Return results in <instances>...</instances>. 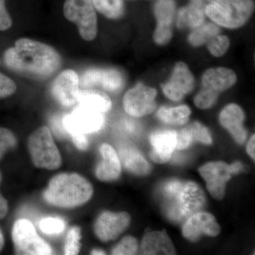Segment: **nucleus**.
<instances>
[{"instance_id": "nucleus-8", "label": "nucleus", "mask_w": 255, "mask_h": 255, "mask_svg": "<svg viewBox=\"0 0 255 255\" xmlns=\"http://www.w3.org/2000/svg\"><path fill=\"white\" fill-rule=\"evenodd\" d=\"M11 238L16 254L46 255L53 253L51 247L38 236L28 220L18 219L14 223Z\"/></svg>"}, {"instance_id": "nucleus-28", "label": "nucleus", "mask_w": 255, "mask_h": 255, "mask_svg": "<svg viewBox=\"0 0 255 255\" xmlns=\"http://www.w3.org/2000/svg\"><path fill=\"white\" fill-rule=\"evenodd\" d=\"M206 43L211 54L216 58H220L226 54L229 49L231 41L228 36L218 34L212 37Z\"/></svg>"}, {"instance_id": "nucleus-29", "label": "nucleus", "mask_w": 255, "mask_h": 255, "mask_svg": "<svg viewBox=\"0 0 255 255\" xmlns=\"http://www.w3.org/2000/svg\"><path fill=\"white\" fill-rule=\"evenodd\" d=\"M81 230L78 226L70 228L66 238L64 253L66 255H78L80 253Z\"/></svg>"}, {"instance_id": "nucleus-41", "label": "nucleus", "mask_w": 255, "mask_h": 255, "mask_svg": "<svg viewBox=\"0 0 255 255\" xmlns=\"http://www.w3.org/2000/svg\"><path fill=\"white\" fill-rule=\"evenodd\" d=\"M230 167H231V172H232L233 174L239 173L243 169V164L240 162H234V163L230 165Z\"/></svg>"}, {"instance_id": "nucleus-40", "label": "nucleus", "mask_w": 255, "mask_h": 255, "mask_svg": "<svg viewBox=\"0 0 255 255\" xmlns=\"http://www.w3.org/2000/svg\"><path fill=\"white\" fill-rule=\"evenodd\" d=\"M255 135H253L247 146V152L253 159H255Z\"/></svg>"}, {"instance_id": "nucleus-4", "label": "nucleus", "mask_w": 255, "mask_h": 255, "mask_svg": "<svg viewBox=\"0 0 255 255\" xmlns=\"http://www.w3.org/2000/svg\"><path fill=\"white\" fill-rule=\"evenodd\" d=\"M204 13L221 27L238 28L246 24L255 11L253 0H206Z\"/></svg>"}, {"instance_id": "nucleus-23", "label": "nucleus", "mask_w": 255, "mask_h": 255, "mask_svg": "<svg viewBox=\"0 0 255 255\" xmlns=\"http://www.w3.org/2000/svg\"><path fill=\"white\" fill-rule=\"evenodd\" d=\"M79 105L105 114L112 107L111 99L105 92L95 88L82 89L78 95Z\"/></svg>"}, {"instance_id": "nucleus-11", "label": "nucleus", "mask_w": 255, "mask_h": 255, "mask_svg": "<svg viewBox=\"0 0 255 255\" xmlns=\"http://www.w3.org/2000/svg\"><path fill=\"white\" fill-rule=\"evenodd\" d=\"M124 83L123 75L116 69H89L80 78L82 89L100 87L107 91L117 92L123 89Z\"/></svg>"}, {"instance_id": "nucleus-17", "label": "nucleus", "mask_w": 255, "mask_h": 255, "mask_svg": "<svg viewBox=\"0 0 255 255\" xmlns=\"http://www.w3.org/2000/svg\"><path fill=\"white\" fill-rule=\"evenodd\" d=\"M245 118L244 111L236 104L226 106L219 116L220 123L239 144L244 143L248 137V132L243 126Z\"/></svg>"}, {"instance_id": "nucleus-30", "label": "nucleus", "mask_w": 255, "mask_h": 255, "mask_svg": "<svg viewBox=\"0 0 255 255\" xmlns=\"http://www.w3.org/2000/svg\"><path fill=\"white\" fill-rule=\"evenodd\" d=\"M39 228L44 234L50 236L59 235L65 231L66 223L59 218H45L40 221Z\"/></svg>"}, {"instance_id": "nucleus-31", "label": "nucleus", "mask_w": 255, "mask_h": 255, "mask_svg": "<svg viewBox=\"0 0 255 255\" xmlns=\"http://www.w3.org/2000/svg\"><path fill=\"white\" fill-rule=\"evenodd\" d=\"M219 93L207 88L203 90L196 96L194 98V104L198 108L201 110H208L211 108L217 102Z\"/></svg>"}, {"instance_id": "nucleus-21", "label": "nucleus", "mask_w": 255, "mask_h": 255, "mask_svg": "<svg viewBox=\"0 0 255 255\" xmlns=\"http://www.w3.org/2000/svg\"><path fill=\"white\" fill-rule=\"evenodd\" d=\"M119 159L129 172L138 176L150 173L151 167L138 150L130 146H124L119 150Z\"/></svg>"}, {"instance_id": "nucleus-6", "label": "nucleus", "mask_w": 255, "mask_h": 255, "mask_svg": "<svg viewBox=\"0 0 255 255\" xmlns=\"http://www.w3.org/2000/svg\"><path fill=\"white\" fill-rule=\"evenodd\" d=\"M28 148L33 164L38 168L54 170L62 164L59 150L55 145L49 128L43 126L28 137Z\"/></svg>"}, {"instance_id": "nucleus-24", "label": "nucleus", "mask_w": 255, "mask_h": 255, "mask_svg": "<svg viewBox=\"0 0 255 255\" xmlns=\"http://www.w3.org/2000/svg\"><path fill=\"white\" fill-rule=\"evenodd\" d=\"M157 117L164 123L182 126L187 124L191 115V110L187 105L176 107H162L157 112Z\"/></svg>"}, {"instance_id": "nucleus-26", "label": "nucleus", "mask_w": 255, "mask_h": 255, "mask_svg": "<svg viewBox=\"0 0 255 255\" xmlns=\"http://www.w3.org/2000/svg\"><path fill=\"white\" fill-rule=\"evenodd\" d=\"M176 2L174 0H157L154 6L157 23L172 26L176 17Z\"/></svg>"}, {"instance_id": "nucleus-43", "label": "nucleus", "mask_w": 255, "mask_h": 255, "mask_svg": "<svg viewBox=\"0 0 255 255\" xmlns=\"http://www.w3.org/2000/svg\"><path fill=\"white\" fill-rule=\"evenodd\" d=\"M105 254V252L104 251H102V250L95 249L93 250V251L91 252V255H101Z\"/></svg>"}, {"instance_id": "nucleus-37", "label": "nucleus", "mask_w": 255, "mask_h": 255, "mask_svg": "<svg viewBox=\"0 0 255 255\" xmlns=\"http://www.w3.org/2000/svg\"><path fill=\"white\" fill-rule=\"evenodd\" d=\"M12 23V19L6 9V0H0V31H7Z\"/></svg>"}, {"instance_id": "nucleus-3", "label": "nucleus", "mask_w": 255, "mask_h": 255, "mask_svg": "<svg viewBox=\"0 0 255 255\" xmlns=\"http://www.w3.org/2000/svg\"><path fill=\"white\" fill-rule=\"evenodd\" d=\"M92 195L93 187L85 177L77 173H61L50 179L43 197L50 205L73 209L85 204Z\"/></svg>"}, {"instance_id": "nucleus-27", "label": "nucleus", "mask_w": 255, "mask_h": 255, "mask_svg": "<svg viewBox=\"0 0 255 255\" xmlns=\"http://www.w3.org/2000/svg\"><path fill=\"white\" fill-rule=\"evenodd\" d=\"M95 9L110 19H118L124 12V0H92Z\"/></svg>"}, {"instance_id": "nucleus-1", "label": "nucleus", "mask_w": 255, "mask_h": 255, "mask_svg": "<svg viewBox=\"0 0 255 255\" xmlns=\"http://www.w3.org/2000/svg\"><path fill=\"white\" fill-rule=\"evenodd\" d=\"M6 68L26 78L45 80L61 67V56L53 47L31 38H21L5 50Z\"/></svg>"}, {"instance_id": "nucleus-19", "label": "nucleus", "mask_w": 255, "mask_h": 255, "mask_svg": "<svg viewBox=\"0 0 255 255\" xmlns=\"http://www.w3.org/2000/svg\"><path fill=\"white\" fill-rule=\"evenodd\" d=\"M237 82V75L231 69L219 67L208 69L202 76L204 88L220 93L231 88Z\"/></svg>"}, {"instance_id": "nucleus-14", "label": "nucleus", "mask_w": 255, "mask_h": 255, "mask_svg": "<svg viewBox=\"0 0 255 255\" xmlns=\"http://www.w3.org/2000/svg\"><path fill=\"white\" fill-rule=\"evenodd\" d=\"M130 222V215L127 212L105 211L96 221L94 231L100 241H114L127 230Z\"/></svg>"}, {"instance_id": "nucleus-20", "label": "nucleus", "mask_w": 255, "mask_h": 255, "mask_svg": "<svg viewBox=\"0 0 255 255\" xmlns=\"http://www.w3.org/2000/svg\"><path fill=\"white\" fill-rule=\"evenodd\" d=\"M142 255H175V249L166 231L146 233L141 243Z\"/></svg>"}, {"instance_id": "nucleus-12", "label": "nucleus", "mask_w": 255, "mask_h": 255, "mask_svg": "<svg viewBox=\"0 0 255 255\" xmlns=\"http://www.w3.org/2000/svg\"><path fill=\"white\" fill-rule=\"evenodd\" d=\"M80 77L76 72L68 69L55 78L51 85V93L58 103L70 107L78 103L80 91Z\"/></svg>"}, {"instance_id": "nucleus-39", "label": "nucleus", "mask_w": 255, "mask_h": 255, "mask_svg": "<svg viewBox=\"0 0 255 255\" xmlns=\"http://www.w3.org/2000/svg\"><path fill=\"white\" fill-rule=\"evenodd\" d=\"M1 179L2 178H1V174L0 172V184H1ZM8 211H9L8 201L0 192V220L4 219L8 214Z\"/></svg>"}, {"instance_id": "nucleus-25", "label": "nucleus", "mask_w": 255, "mask_h": 255, "mask_svg": "<svg viewBox=\"0 0 255 255\" xmlns=\"http://www.w3.org/2000/svg\"><path fill=\"white\" fill-rule=\"evenodd\" d=\"M220 26L216 23L204 22L201 26L192 29L188 36V41L191 46L199 47L205 44L212 37L219 34Z\"/></svg>"}, {"instance_id": "nucleus-18", "label": "nucleus", "mask_w": 255, "mask_h": 255, "mask_svg": "<svg viewBox=\"0 0 255 255\" xmlns=\"http://www.w3.org/2000/svg\"><path fill=\"white\" fill-rule=\"evenodd\" d=\"M102 160L95 169L96 177L103 182H111L118 179L122 172V164L117 152L109 144L100 146Z\"/></svg>"}, {"instance_id": "nucleus-16", "label": "nucleus", "mask_w": 255, "mask_h": 255, "mask_svg": "<svg viewBox=\"0 0 255 255\" xmlns=\"http://www.w3.org/2000/svg\"><path fill=\"white\" fill-rule=\"evenodd\" d=\"M177 133L173 130H159L151 134L150 156L152 161L159 164L168 162L176 149Z\"/></svg>"}, {"instance_id": "nucleus-5", "label": "nucleus", "mask_w": 255, "mask_h": 255, "mask_svg": "<svg viewBox=\"0 0 255 255\" xmlns=\"http://www.w3.org/2000/svg\"><path fill=\"white\" fill-rule=\"evenodd\" d=\"M105 124L103 113L80 105L64 117L63 126L79 150H85L89 146L87 134L100 131Z\"/></svg>"}, {"instance_id": "nucleus-15", "label": "nucleus", "mask_w": 255, "mask_h": 255, "mask_svg": "<svg viewBox=\"0 0 255 255\" xmlns=\"http://www.w3.org/2000/svg\"><path fill=\"white\" fill-rule=\"evenodd\" d=\"M221 232V228L213 215L197 212L188 218L182 227V234L189 241H198L202 235L215 237Z\"/></svg>"}, {"instance_id": "nucleus-7", "label": "nucleus", "mask_w": 255, "mask_h": 255, "mask_svg": "<svg viewBox=\"0 0 255 255\" xmlns=\"http://www.w3.org/2000/svg\"><path fill=\"white\" fill-rule=\"evenodd\" d=\"M63 14L78 26L85 41H93L97 35V16L92 0H65Z\"/></svg>"}, {"instance_id": "nucleus-22", "label": "nucleus", "mask_w": 255, "mask_h": 255, "mask_svg": "<svg viewBox=\"0 0 255 255\" xmlns=\"http://www.w3.org/2000/svg\"><path fill=\"white\" fill-rule=\"evenodd\" d=\"M204 4L191 1V4L179 10L176 24L179 29H194L205 22Z\"/></svg>"}, {"instance_id": "nucleus-9", "label": "nucleus", "mask_w": 255, "mask_h": 255, "mask_svg": "<svg viewBox=\"0 0 255 255\" xmlns=\"http://www.w3.org/2000/svg\"><path fill=\"white\" fill-rule=\"evenodd\" d=\"M156 97L157 90L155 88L138 83L124 96V110L132 117H145L155 110Z\"/></svg>"}, {"instance_id": "nucleus-13", "label": "nucleus", "mask_w": 255, "mask_h": 255, "mask_svg": "<svg viewBox=\"0 0 255 255\" xmlns=\"http://www.w3.org/2000/svg\"><path fill=\"white\" fill-rule=\"evenodd\" d=\"M199 173L206 183V188L214 199L221 200L225 195L226 183L233 173L231 167L223 162H212L199 168Z\"/></svg>"}, {"instance_id": "nucleus-2", "label": "nucleus", "mask_w": 255, "mask_h": 255, "mask_svg": "<svg viewBox=\"0 0 255 255\" xmlns=\"http://www.w3.org/2000/svg\"><path fill=\"white\" fill-rule=\"evenodd\" d=\"M162 194L166 214L174 222L186 221L205 205V194L194 182L167 181L162 186Z\"/></svg>"}, {"instance_id": "nucleus-35", "label": "nucleus", "mask_w": 255, "mask_h": 255, "mask_svg": "<svg viewBox=\"0 0 255 255\" xmlns=\"http://www.w3.org/2000/svg\"><path fill=\"white\" fill-rule=\"evenodd\" d=\"M173 36L172 26L170 25L159 24L157 26L153 33L154 41L159 46L167 44Z\"/></svg>"}, {"instance_id": "nucleus-34", "label": "nucleus", "mask_w": 255, "mask_h": 255, "mask_svg": "<svg viewBox=\"0 0 255 255\" xmlns=\"http://www.w3.org/2000/svg\"><path fill=\"white\" fill-rule=\"evenodd\" d=\"M190 130L193 141H199L206 145H211L212 143V137L210 134L207 128L204 127L199 122H194L191 125L188 126Z\"/></svg>"}, {"instance_id": "nucleus-33", "label": "nucleus", "mask_w": 255, "mask_h": 255, "mask_svg": "<svg viewBox=\"0 0 255 255\" xmlns=\"http://www.w3.org/2000/svg\"><path fill=\"white\" fill-rule=\"evenodd\" d=\"M138 249L137 240L132 236L124 237L112 251V255H135Z\"/></svg>"}, {"instance_id": "nucleus-38", "label": "nucleus", "mask_w": 255, "mask_h": 255, "mask_svg": "<svg viewBox=\"0 0 255 255\" xmlns=\"http://www.w3.org/2000/svg\"><path fill=\"white\" fill-rule=\"evenodd\" d=\"M192 142V137L188 127L177 132L176 148L178 150H184L188 148Z\"/></svg>"}, {"instance_id": "nucleus-42", "label": "nucleus", "mask_w": 255, "mask_h": 255, "mask_svg": "<svg viewBox=\"0 0 255 255\" xmlns=\"http://www.w3.org/2000/svg\"><path fill=\"white\" fill-rule=\"evenodd\" d=\"M4 246V238L3 236V233L1 232V230L0 229V252L3 249Z\"/></svg>"}, {"instance_id": "nucleus-10", "label": "nucleus", "mask_w": 255, "mask_h": 255, "mask_svg": "<svg viewBox=\"0 0 255 255\" xmlns=\"http://www.w3.org/2000/svg\"><path fill=\"white\" fill-rule=\"evenodd\" d=\"M161 87L167 98L179 102L194 90L195 78L187 64L178 62L174 65L169 81L162 84Z\"/></svg>"}, {"instance_id": "nucleus-32", "label": "nucleus", "mask_w": 255, "mask_h": 255, "mask_svg": "<svg viewBox=\"0 0 255 255\" xmlns=\"http://www.w3.org/2000/svg\"><path fill=\"white\" fill-rule=\"evenodd\" d=\"M17 137L14 132L6 128L0 127V159L8 151L17 145Z\"/></svg>"}, {"instance_id": "nucleus-36", "label": "nucleus", "mask_w": 255, "mask_h": 255, "mask_svg": "<svg viewBox=\"0 0 255 255\" xmlns=\"http://www.w3.org/2000/svg\"><path fill=\"white\" fill-rule=\"evenodd\" d=\"M17 90L14 80L0 72V99L7 98L14 95Z\"/></svg>"}]
</instances>
